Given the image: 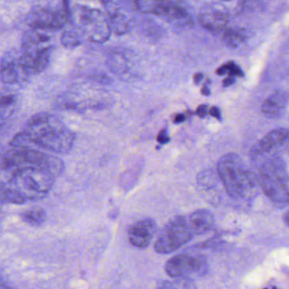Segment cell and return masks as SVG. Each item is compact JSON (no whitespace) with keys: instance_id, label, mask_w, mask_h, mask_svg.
<instances>
[{"instance_id":"cell-3","label":"cell","mask_w":289,"mask_h":289,"mask_svg":"<svg viewBox=\"0 0 289 289\" xmlns=\"http://www.w3.org/2000/svg\"><path fill=\"white\" fill-rule=\"evenodd\" d=\"M52 33L41 28H30L24 33L20 52L23 63L31 75L42 73L49 64Z\"/></svg>"},{"instance_id":"cell-35","label":"cell","mask_w":289,"mask_h":289,"mask_svg":"<svg viewBox=\"0 0 289 289\" xmlns=\"http://www.w3.org/2000/svg\"><path fill=\"white\" fill-rule=\"evenodd\" d=\"M223 1H229V0H223Z\"/></svg>"},{"instance_id":"cell-14","label":"cell","mask_w":289,"mask_h":289,"mask_svg":"<svg viewBox=\"0 0 289 289\" xmlns=\"http://www.w3.org/2000/svg\"><path fill=\"white\" fill-rule=\"evenodd\" d=\"M107 65L112 73L123 80H130L138 76V69L134 63L131 55L124 51L114 50L107 60Z\"/></svg>"},{"instance_id":"cell-4","label":"cell","mask_w":289,"mask_h":289,"mask_svg":"<svg viewBox=\"0 0 289 289\" xmlns=\"http://www.w3.org/2000/svg\"><path fill=\"white\" fill-rule=\"evenodd\" d=\"M56 177L41 167H25L14 172L9 181L10 186L25 201L46 197L55 184Z\"/></svg>"},{"instance_id":"cell-18","label":"cell","mask_w":289,"mask_h":289,"mask_svg":"<svg viewBox=\"0 0 289 289\" xmlns=\"http://www.w3.org/2000/svg\"><path fill=\"white\" fill-rule=\"evenodd\" d=\"M195 235H202L213 229L215 226L214 214L207 209H198L188 215Z\"/></svg>"},{"instance_id":"cell-11","label":"cell","mask_w":289,"mask_h":289,"mask_svg":"<svg viewBox=\"0 0 289 289\" xmlns=\"http://www.w3.org/2000/svg\"><path fill=\"white\" fill-rule=\"evenodd\" d=\"M30 76L23 63L20 50H10L3 56L0 63V78L3 83L21 84L25 83Z\"/></svg>"},{"instance_id":"cell-29","label":"cell","mask_w":289,"mask_h":289,"mask_svg":"<svg viewBox=\"0 0 289 289\" xmlns=\"http://www.w3.org/2000/svg\"><path fill=\"white\" fill-rule=\"evenodd\" d=\"M210 114L213 115V117L217 118L218 120H221L220 110L218 107L212 108L210 110Z\"/></svg>"},{"instance_id":"cell-9","label":"cell","mask_w":289,"mask_h":289,"mask_svg":"<svg viewBox=\"0 0 289 289\" xmlns=\"http://www.w3.org/2000/svg\"><path fill=\"white\" fill-rule=\"evenodd\" d=\"M193 232L188 216L177 215L163 227L156 238L154 249L159 254H170L192 239Z\"/></svg>"},{"instance_id":"cell-25","label":"cell","mask_w":289,"mask_h":289,"mask_svg":"<svg viewBox=\"0 0 289 289\" xmlns=\"http://www.w3.org/2000/svg\"><path fill=\"white\" fill-rule=\"evenodd\" d=\"M217 73L220 76L227 74L228 77H232V78L244 76V73H243L242 70L240 69V66L236 65L234 62H232V61L226 63V64L218 68L217 70Z\"/></svg>"},{"instance_id":"cell-26","label":"cell","mask_w":289,"mask_h":289,"mask_svg":"<svg viewBox=\"0 0 289 289\" xmlns=\"http://www.w3.org/2000/svg\"><path fill=\"white\" fill-rule=\"evenodd\" d=\"M169 140H170V138L168 137V133H167L165 130H163V131H161V132H159V136H157V141H159V142L164 144V143H167V142H169Z\"/></svg>"},{"instance_id":"cell-28","label":"cell","mask_w":289,"mask_h":289,"mask_svg":"<svg viewBox=\"0 0 289 289\" xmlns=\"http://www.w3.org/2000/svg\"><path fill=\"white\" fill-rule=\"evenodd\" d=\"M10 287H12L6 281L4 275L2 274V272H0V288H10Z\"/></svg>"},{"instance_id":"cell-32","label":"cell","mask_w":289,"mask_h":289,"mask_svg":"<svg viewBox=\"0 0 289 289\" xmlns=\"http://www.w3.org/2000/svg\"><path fill=\"white\" fill-rule=\"evenodd\" d=\"M203 78V75L201 73H197V74H195L194 76V82H195V84H198V83H200V81Z\"/></svg>"},{"instance_id":"cell-5","label":"cell","mask_w":289,"mask_h":289,"mask_svg":"<svg viewBox=\"0 0 289 289\" xmlns=\"http://www.w3.org/2000/svg\"><path fill=\"white\" fill-rule=\"evenodd\" d=\"M2 166L11 173L25 167H41L58 177L62 174L64 164L57 156L46 155L37 149H11L3 156Z\"/></svg>"},{"instance_id":"cell-7","label":"cell","mask_w":289,"mask_h":289,"mask_svg":"<svg viewBox=\"0 0 289 289\" xmlns=\"http://www.w3.org/2000/svg\"><path fill=\"white\" fill-rule=\"evenodd\" d=\"M260 184L267 196L272 201L289 205L288 175L284 161L273 158L260 169Z\"/></svg>"},{"instance_id":"cell-24","label":"cell","mask_w":289,"mask_h":289,"mask_svg":"<svg viewBox=\"0 0 289 289\" xmlns=\"http://www.w3.org/2000/svg\"><path fill=\"white\" fill-rule=\"evenodd\" d=\"M81 34L75 30H67L63 33L61 42L64 47L74 49L81 44Z\"/></svg>"},{"instance_id":"cell-10","label":"cell","mask_w":289,"mask_h":289,"mask_svg":"<svg viewBox=\"0 0 289 289\" xmlns=\"http://www.w3.org/2000/svg\"><path fill=\"white\" fill-rule=\"evenodd\" d=\"M165 271L169 277L193 279L202 277L208 271L207 260L203 255L180 254L168 259Z\"/></svg>"},{"instance_id":"cell-33","label":"cell","mask_w":289,"mask_h":289,"mask_svg":"<svg viewBox=\"0 0 289 289\" xmlns=\"http://www.w3.org/2000/svg\"><path fill=\"white\" fill-rule=\"evenodd\" d=\"M201 93L205 96H209L211 94V91L207 87H203L201 89Z\"/></svg>"},{"instance_id":"cell-13","label":"cell","mask_w":289,"mask_h":289,"mask_svg":"<svg viewBox=\"0 0 289 289\" xmlns=\"http://www.w3.org/2000/svg\"><path fill=\"white\" fill-rule=\"evenodd\" d=\"M106 10L111 33L124 35L130 30L129 19L124 13V5L120 0H100Z\"/></svg>"},{"instance_id":"cell-6","label":"cell","mask_w":289,"mask_h":289,"mask_svg":"<svg viewBox=\"0 0 289 289\" xmlns=\"http://www.w3.org/2000/svg\"><path fill=\"white\" fill-rule=\"evenodd\" d=\"M77 32L93 42H105L111 34L109 20L101 10L86 6H76L72 13Z\"/></svg>"},{"instance_id":"cell-17","label":"cell","mask_w":289,"mask_h":289,"mask_svg":"<svg viewBox=\"0 0 289 289\" xmlns=\"http://www.w3.org/2000/svg\"><path fill=\"white\" fill-rule=\"evenodd\" d=\"M228 15L223 10L207 9L200 15V24L205 30L213 33H222L227 28Z\"/></svg>"},{"instance_id":"cell-2","label":"cell","mask_w":289,"mask_h":289,"mask_svg":"<svg viewBox=\"0 0 289 289\" xmlns=\"http://www.w3.org/2000/svg\"><path fill=\"white\" fill-rule=\"evenodd\" d=\"M218 176L233 200L245 198L256 187V177L245 168L242 159L233 153L223 155L218 164Z\"/></svg>"},{"instance_id":"cell-12","label":"cell","mask_w":289,"mask_h":289,"mask_svg":"<svg viewBox=\"0 0 289 289\" xmlns=\"http://www.w3.org/2000/svg\"><path fill=\"white\" fill-rule=\"evenodd\" d=\"M156 15L179 29L191 28L194 24L192 16L186 8L173 0H161Z\"/></svg>"},{"instance_id":"cell-31","label":"cell","mask_w":289,"mask_h":289,"mask_svg":"<svg viewBox=\"0 0 289 289\" xmlns=\"http://www.w3.org/2000/svg\"><path fill=\"white\" fill-rule=\"evenodd\" d=\"M234 78H232V77H228V78H226V79L223 81V86H224V87H228V86L234 83Z\"/></svg>"},{"instance_id":"cell-20","label":"cell","mask_w":289,"mask_h":289,"mask_svg":"<svg viewBox=\"0 0 289 289\" xmlns=\"http://www.w3.org/2000/svg\"><path fill=\"white\" fill-rule=\"evenodd\" d=\"M124 7L135 12L156 15L161 0H120Z\"/></svg>"},{"instance_id":"cell-27","label":"cell","mask_w":289,"mask_h":289,"mask_svg":"<svg viewBox=\"0 0 289 289\" xmlns=\"http://www.w3.org/2000/svg\"><path fill=\"white\" fill-rule=\"evenodd\" d=\"M196 114H197L200 117L204 118L205 117L206 114H207V106L205 105H200L198 107L197 110H196Z\"/></svg>"},{"instance_id":"cell-1","label":"cell","mask_w":289,"mask_h":289,"mask_svg":"<svg viewBox=\"0 0 289 289\" xmlns=\"http://www.w3.org/2000/svg\"><path fill=\"white\" fill-rule=\"evenodd\" d=\"M25 132L40 149L57 154H67L74 146V132L55 115L37 113L29 119Z\"/></svg>"},{"instance_id":"cell-30","label":"cell","mask_w":289,"mask_h":289,"mask_svg":"<svg viewBox=\"0 0 289 289\" xmlns=\"http://www.w3.org/2000/svg\"><path fill=\"white\" fill-rule=\"evenodd\" d=\"M185 121H186V115H183V114H178V115H176L173 122L176 124H178V123H183Z\"/></svg>"},{"instance_id":"cell-21","label":"cell","mask_w":289,"mask_h":289,"mask_svg":"<svg viewBox=\"0 0 289 289\" xmlns=\"http://www.w3.org/2000/svg\"><path fill=\"white\" fill-rule=\"evenodd\" d=\"M20 105V100L17 95L14 93H2L0 94V117L8 119L18 110Z\"/></svg>"},{"instance_id":"cell-16","label":"cell","mask_w":289,"mask_h":289,"mask_svg":"<svg viewBox=\"0 0 289 289\" xmlns=\"http://www.w3.org/2000/svg\"><path fill=\"white\" fill-rule=\"evenodd\" d=\"M289 93L284 90H277L272 92L262 105V113L271 119L279 118L287 109Z\"/></svg>"},{"instance_id":"cell-22","label":"cell","mask_w":289,"mask_h":289,"mask_svg":"<svg viewBox=\"0 0 289 289\" xmlns=\"http://www.w3.org/2000/svg\"><path fill=\"white\" fill-rule=\"evenodd\" d=\"M222 33L223 42L232 49L240 47L247 39V33L242 28H226Z\"/></svg>"},{"instance_id":"cell-15","label":"cell","mask_w":289,"mask_h":289,"mask_svg":"<svg viewBox=\"0 0 289 289\" xmlns=\"http://www.w3.org/2000/svg\"><path fill=\"white\" fill-rule=\"evenodd\" d=\"M156 231L157 226L153 220H141L132 225L128 229V240L135 247L144 249L150 245Z\"/></svg>"},{"instance_id":"cell-23","label":"cell","mask_w":289,"mask_h":289,"mask_svg":"<svg viewBox=\"0 0 289 289\" xmlns=\"http://www.w3.org/2000/svg\"><path fill=\"white\" fill-rule=\"evenodd\" d=\"M20 216L25 224L32 227H39L44 223L47 214L42 208H32L20 213Z\"/></svg>"},{"instance_id":"cell-19","label":"cell","mask_w":289,"mask_h":289,"mask_svg":"<svg viewBox=\"0 0 289 289\" xmlns=\"http://www.w3.org/2000/svg\"><path fill=\"white\" fill-rule=\"evenodd\" d=\"M288 137V130L284 129V128L272 130L259 140L257 144L256 151L267 152L277 145L282 143Z\"/></svg>"},{"instance_id":"cell-34","label":"cell","mask_w":289,"mask_h":289,"mask_svg":"<svg viewBox=\"0 0 289 289\" xmlns=\"http://www.w3.org/2000/svg\"><path fill=\"white\" fill-rule=\"evenodd\" d=\"M285 222L289 226V211L287 212V214H285Z\"/></svg>"},{"instance_id":"cell-8","label":"cell","mask_w":289,"mask_h":289,"mask_svg":"<svg viewBox=\"0 0 289 289\" xmlns=\"http://www.w3.org/2000/svg\"><path fill=\"white\" fill-rule=\"evenodd\" d=\"M69 20L71 15L59 6L55 0H38L28 15V24L31 28H41L45 30H60Z\"/></svg>"}]
</instances>
